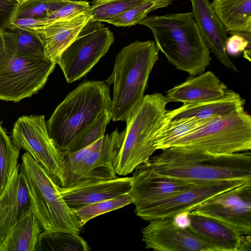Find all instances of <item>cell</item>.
Returning <instances> with one entry per match:
<instances>
[{
  "mask_svg": "<svg viewBox=\"0 0 251 251\" xmlns=\"http://www.w3.org/2000/svg\"><path fill=\"white\" fill-rule=\"evenodd\" d=\"M109 88L106 81L83 82L57 106L46 122V126L50 138L59 151H63L102 110H111Z\"/></svg>",
  "mask_w": 251,
  "mask_h": 251,
  "instance_id": "cell-4",
  "label": "cell"
},
{
  "mask_svg": "<svg viewBox=\"0 0 251 251\" xmlns=\"http://www.w3.org/2000/svg\"><path fill=\"white\" fill-rule=\"evenodd\" d=\"M133 203V199L129 193L84 206L72 210L82 227L91 219L101 214L121 208Z\"/></svg>",
  "mask_w": 251,
  "mask_h": 251,
  "instance_id": "cell-30",
  "label": "cell"
},
{
  "mask_svg": "<svg viewBox=\"0 0 251 251\" xmlns=\"http://www.w3.org/2000/svg\"><path fill=\"white\" fill-rule=\"evenodd\" d=\"M227 86L211 71L191 76L183 82L166 92L167 102H181L191 104L221 98L228 91Z\"/></svg>",
  "mask_w": 251,
  "mask_h": 251,
  "instance_id": "cell-20",
  "label": "cell"
},
{
  "mask_svg": "<svg viewBox=\"0 0 251 251\" xmlns=\"http://www.w3.org/2000/svg\"><path fill=\"white\" fill-rule=\"evenodd\" d=\"M187 227L213 251H241L244 235L217 220L188 213Z\"/></svg>",
  "mask_w": 251,
  "mask_h": 251,
  "instance_id": "cell-21",
  "label": "cell"
},
{
  "mask_svg": "<svg viewBox=\"0 0 251 251\" xmlns=\"http://www.w3.org/2000/svg\"><path fill=\"white\" fill-rule=\"evenodd\" d=\"M11 140L16 149L25 150L57 185L62 153L48 134L44 115L19 118L13 126Z\"/></svg>",
  "mask_w": 251,
  "mask_h": 251,
  "instance_id": "cell-10",
  "label": "cell"
},
{
  "mask_svg": "<svg viewBox=\"0 0 251 251\" xmlns=\"http://www.w3.org/2000/svg\"><path fill=\"white\" fill-rule=\"evenodd\" d=\"M192 13L205 42L226 68L238 72L226 50L227 32L214 12L209 0H190Z\"/></svg>",
  "mask_w": 251,
  "mask_h": 251,
  "instance_id": "cell-19",
  "label": "cell"
},
{
  "mask_svg": "<svg viewBox=\"0 0 251 251\" xmlns=\"http://www.w3.org/2000/svg\"><path fill=\"white\" fill-rule=\"evenodd\" d=\"M111 120V110H102L97 118L77 134L61 152L70 153L78 151L102 138L106 127Z\"/></svg>",
  "mask_w": 251,
  "mask_h": 251,
  "instance_id": "cell-28",
  "label": "cell"
},
{
  "mask_svg": "<svg viewBox=\"0 0 251 251\" xmlns=\"http://www.w3.org/2000/svg\"><path fill=\"white\" fill-rule=\"evenodd\" d=\"M42 229L31 205L13 226L0 246V251H35Z\"/></svg>",
  "mask_w": 251,
  "mask_h": 251,
  "instance_id": "cell-23",
  "label": "cell"
},
{
  "mask_svg": "<svg viewBox=\"0 0 251 251\" xmlns=\"http://www.w3.org/2000/svg\"><path fill=\"white\" fill-rule=\"evenodd\" d=\"M70 0H24L20 3L14 19L44 20Z\"/></svg>",
  "mask_w": 251,
  "mask_h": 251,
  "instance_id": "cell-33",
  "label": "cell"
},
{
  "mask_svg": "<svg viewBox=\"0 0 251 251\" xmlns=\"http://www.w3.org/2000/svg\"><path fill=\"white\" fill-rule=\"evenodd\" d=\"M5 48H4V43L2 39V37L1 34V32H0V55H1L2 53L5 52Z\"/></svg>",
  "mask_w": 251,
  "mask_h": 251,
  "instance_id": "cell-38",
  "label": "cell"
},
{
  "mask_svg": "<svg viewBox=\"0 0 251 251\" xmlns=\"http://www.w3.org/2000/svg\"><path fill=\"white\" fill-rule=\"evenodd\" d=\"M126 130L116 129L93 144L73 186L117 177L114 163L122 145Z\"/></svg>",
  "mask_w": 251,
  "mask_h": 251,
  "instance_id": "cell-15",
  "label": "cell"
},
{
  "mask_svg": "<svg viewBox=\"0 0 251 251\" xmlns=\"http://www.w3.org/2000/svg\"><path fill=\"white\" fill-rule=\"evenodd\" d=\"M167 103L164 96L155 93L144 96L132 111L126 121L125 137L114 160L117 175L132 173L157 150L155 139L163 124Z\"/></svg>",
  "mask_w": 251,
  "mask_h": 251,
  "instance_id": "cell-5",
  "label": "cell"
},
{
  "mask_svg": "<svg viewBox=\"0 0 251 251\" xmlns=\"http://www.w3.org/2000/svg\"><path fill=\"white\" fill-rule=\"evenodd\" d=\"M232 36L226 43V50L227 54L237 55L244 51V57L251 61V35L246 32H228Z\"/></svg>",
  "mask_w": 251,
  "mask_h": 251,
  "instance_id": "cell-36",
  "label": "cell"
},
{
  "mask_svg": "<svg viewBox=\"0 0 251 251\" xmlns=\"http://www.w3.org/2000/svg\"><path fill=\"white\" fill-rule=\"evenodd\" d=\"M90 8V5L88 1L70 0L44 20L52 22L72 19L89 11Z\"/></svg>",
  "mask_w": 251,
  "mask_h": 251,
  "instance_id": "cell-35",
  "label": "cell"
},
{
  "mask_svg": "<svg viewBox=\"0 0 251 251\" xmlns=\"http://www.w3.org/2000/svg\"><path fill=\"white\" fill-rule=\"evenodd\" d=\"M188 213L217 220L241 235H251V180L210 198Z\"/></svg>",
  "mask_w": 251,
  "mask_h": 251,
  "instance_id": "cell-11",
  "label": "cell"
},
{
  "mask_svg": "<svg viewBox=\"0 0 251 251\" xmlns=\"http://www.w3.org/2000/svg\"><path fill=\"white\" fill-rule=\"evenodd\" d=\"M215 118H191L164 122L155 139L156 150H163L170 148L177 139L201 128Z\"/></svg>",
  "mask_w": 251,
  "mask_h": 251,
  "instance_id": "cell-26",
  "label": "cell"
},
{
  "mask_svg": "<svg viewBox=\"0 0 251 251\" xmlns=\"http://www.w3.org/2000/svg\"><path fill=\"white\" fill-rule=\"evenodd\" d=\"M20 151L0 125V195L16 169Z\"/></svg>",
  "mask_w": 251,
  "mask_h": 251,
  "instance_id": "cell-29",
  "label": "cell"
},
{
  "mask_svg": "<svg viewBox=\"0 0 251 251\" xmlns=\"http://www.w3.org/2000/svg\"><path fill=\"white\" fill-rule=\"evenodd\" d=\"M93 144L76 151L70 153L62 152L57 185L64 188L73 186L86 156L92 148Z\"/></svg>",
  "mask_w": 251,
  "mask_h": 251,
  "instance_id": "cell-34",
  "label": "cell"
},
{
  "mask_svg": "<svg viewBox=\"0 0 251 251\" xmlns=\"http://www.w3.org/2000/svg\"><path fill=\"white\" fill-rule=\"evenodd\" d=\"M17 0L19 1L21 3L22 1H23L24 0Z\"/></svg>",
  "mask_w": 251,
  "mask_h": 251,
  "instance_id": "cell-39",
  "label": "cell"
},
{
  "mask_svg": "<svg viewBox=\"0 0 251 251\" xmlns=\"http://www.w3.org/2000/svg\"><path fill=\"white\" fill-rule=\"evenodd\" d=\"M21 164L30 204L43 231L79 234L82 226L78 219L44 168L27 152L22 155Z\"/></svg>",
  "mask_w": 251,
  "mask_h": 251,
  "instance_id": "cell-6",
  "label": "cell"
},
{
  "mask_svg": "<svg viewBox=\"0 0 251 251\" xmlns=\"http://www.w3.org/2000/svg\"><path fill=\"white\" fill-rule=\"evenodd\" d=\"M138 24L151 29L159 51L176 69L196 76L210 65V50L191 12L148 16Z\"/></svg>",
  "mask_w": 251,
  "mask_h": 251,
  "instance_id": "cell-2",
  "label": "cell"
},
{
  "mask_svg": "<svg viewBox=\"0 0 251 251\" xmlns=\"http://www.w3.org/2000/svg\"><path fill=\"white\" fill-rule=\"evenodd\" d=\"M30 206L23 166L19 163L0 195V246Z\"/></svg>",
  "mask_w": 251,
  "mask_h": 251,
  "instance_id": "cell-18",
  "label": "cell"
},
{
  "mask_svg": "<svg viewBox=\"0 0 251 251\" xmlns=\"http://www.w3.org/2000/svg\"><path fill=\"white\" fill-rule=\"evenodd\" d=\"M211 4L227 33H251V0H213Z\"/></svg>",
  "mask_w": 251,
  "mask_h": 251,
  "instance_id": "cell-24",
  "label": "cell"
},
{
  "mask_svg": "<svg viewBox=\"0 0 251 251\" xmlns=\"http://www.w3.org/2000/svg\"><path fill=\"white\" fill-rule=\"evenodd\" d=\"M171 147L201 151L214 155L249 151L251 117L244 109L217 117L201 128L177 139Z\"/></svg>",
  "mask_w": 251,
  "mask_h": 251,
  "instance_id": "cell-7",
  "label": "cell"
},
{
  "mask_svg": "<svg viewBox=\"0 0 251 251\" xmlns=\"http://www.w3.org/2000/svg\"><path fill=\"white\" fill-rule=\"evenodd\" d=\"M145 0H94L90 5V21L107 22Z\"/></svg>",
  "mask_w": 251,
  "mask_h": 251,
  "instance_id": "cell-31",
  "label": "cell"
},
{
  "mask_svg": "<svg viewBox=\"0 0 251 251\" xmlns=\"http://www.w3.org/2000/svg\"><path fill=\"white\" fill-rule=\"evenodd\" d=\"M56 63L47 58L0 55V100L18 102L43 88Z\"/></svg>",
  "mask_w": 251,
  "mask_h": 251,
  "instance_id": "cell-8",
  "label": "cell"
},
{
  "mask_svg": "<svg viewBox=\"0 0 251 251\" xmlns=\"http://www.w3.org/2000/svg\"><path fill=\"white\" fill-rule=\"evenodd\" d=\"M245 104V100L239 94L228 90L224 96L218 99L196 103L183 104L177 108L167 110L164 122L191 118L221 117L244 110Z\"/></svg>",
  "mask_w": 251,
  "mask_h": 251,
  "instance_id": "cell-22",
  "label": "cell"
},
{
  "mask_svg": "<svg viewBox=\"0 0 251 251\" xmlns=\"http://www.w3.org/2000/svg\"><path fill=\"white\" fill-rule=\"evenodd\" d=\"M90 247L78 234L43 231L38 236L35 251H89Z\"/></svg>",
  "mask_w": 251,
  "mask_h": 251,
  "instance_id": "cell-27",
  "label": "cell"
},
{
  "mask_svg": "<svg viewBox=\"0 0 251 251\" xmlns=\"http://www.w3.org/2000/svg\"><path fill=\"white\" fill-rule=\"evenodd\" d=\"M20 4L17 0H0V32L7 29Z\"/></svg>",
  "mask_w": 251,
  "mask_h": 251,
  "instance_id": "cell-37",
  "label": "cell"
},
{
  "mask_svg": "<svg viewBox=\"0 0 251 251\" xmlns=\"http://www.w3.org/2000/svg\"><path fill=\"white\" fill-rule=\"evenodd\" d=\"M247 181L225 180L198 183L149 203L134 212L137 216L147 221L175 217L179 214L189 212L194 207L210 198Z\"/></svg>",
  "mask_w": 251,
  "mask_h": 251,
  "instance_id": "cell-12",
  "label": "cell"
},
{
  "mask_svg": "<svg viewBox=\"0 0 251 251\" xmlns=\"http://www.w3.org/2000/svg\"><path fill=\"white\" fill-rule=\"evenodd\" d=\"M173 1V0H145L106 23L118 27L131 26L138 24L151 12L168 7Z\"/></svg>",
  "mask_w": 251,
  "mask_h": 251,
  "instance_id": "cell-32",
  "label": "cell"
},
{
  "mask_svg": "<svg viewBox=\"0 0 251 251\" xmlns=\"http://www.w3.org/2000/svg\"><path fill=\"white\" fill-rule=\"evenodd\" d=\"M1 34L6 53L46 58L44 45L36 34L21 28L6 29Z\"/></svg>",
  "mask_w": 251,
  "mask_h": 251,
  "instance_id": "cell-25",
  "label": "cell"
},
{
  "mask_svg": "<svg viewBox=\"0 0 251 251\" xmlns=\"http://www.w3.org/2000/svg\"><path fill=\"white\" fill-rule=\"evenodd\" d=\"M131 177L115 178L79 184L57 188L69 208L72 211L93 203L129 193Z\"/></svg>",
  "mask_w": 251,
  "mask_h": 251,
  "instance_id": "cell-17",
  "label": "cell"
},
{
  "mask_svg": "<svg viewBox=\"0 0 251 251\" xmlns=\"http://www.w3.org/2000/svg\"><path fill=\"white\" fill-rule=\"evenodd\" d=\"M134 170L129 194L134 210L200 183L159 175L145 163Z\"/></svg>",
  "mask_w": 251,
  "mask_h": 251,
  "instance_id": "cell-16",
  "label": "cell"
},
{
  "mask_svg": "<svg viewBox=\"0 0 251 251\" xmlns=\"http://www.w3.org/2000/svg\"><path fill=\"white\" fill-rule=\"evenodd\" d=\"M89 11L75 18L57 21L13 19L8 29L21 28L36 34L45 48L46 58L57 64L64 50L90 20Z\"/></svg>",
  "mask_w": 251,
  "mask_h": 251,
  "instance_id": "cell-13",
  "label": "cell"
},
{
  "mask_svg": "<svg viewBox=\"0 0 251 251\" xmlns=\"http://www.w3.org/2000/svg\"><path fill=\"white\" fill-rule=\"evenodd\" d=\"M154 41H134L116 56L113 71L106 80L113 84L111 120L125 121L143 99L149 76L159 60Z\"/></svg>",
  "mask_w": 251,
  "mask_h": 251,
  "instance_id": "cell-3",
  "label": "cell"
},
{
  "mask_svg": "<svg viewBox=\"0 0 251 251\" xmlns=\"http://www.w3.org/2000/svg\"><path fill=\"white\" fill-rule=\"evenodd\" d=\"M113 32L100 22L90 21L61 54L57 64L68 83L87 74L113 43Z\"/></svg>",
  "mask_w": 251,
  "mask_h": 251,
  "instance_id": "cell-9",
  "label": "cell"
},
{
  "mask_svg": "<svg viewBox=\"0 0 251 251\" xmlns=\"http://www.w3.org/2000/svg\"><path fill=\"white\" fill-rule=\"evenodd\" d=\"M147 249L156 251H213L205 242L187 227L178 226L174 217L149 221L141 231Z\"/></svg>",
  "mask_w": 251,
  "mask_h": 251,
  "instance_id": "cell-14",
  "label": "cell"
},
{
  "mask_svg": "<svg viewBox=\"0 0 251 251\" xmlns=\"http://www.w3.org/2000/svg\"><path fill=\"white\" fill-rule=\"evenodd\" d=\"M145 163L159 175L195 183L251 180L250 151L214 155L171 147Z\"/></svg>",
  "mask_w": 251,
  "mask_h": 251,
  "instance_id": "cell-1",
  "label": "cell"
}]
</instances>
